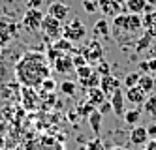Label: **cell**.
<instances>
[{
	"mask_svg": "<svg viewBox=\"0 0 156 150\" xmlns=\"http://www.w3.org/2000/svg\"><path fill=\"white\" fill-rule=\"evenodd\" d=\"M143 150H156V139H149L147 145L143 146Z\"/></svg>",
	"mask_w": 156,
	"mask_h": 150,
	"instance_id": "f35d334b",
	"label": "cell"
},
{
	"mask_svg": "<svg viewBox=\"0 0 156 150\" xmlns=\"http://www.w3.org/2000/svg\"><path fill=\"white\" fill-rule=\"evenodd\" d=\"M94 72H96L98 75H102V77H104V75H109V73H111V66H109L105 60H100V62L96 64V68H94Z\"/></svg>",
	"mask_w": 156,
	"mask_h": 150,
	"instance_id": "4dcf8cb0",
	"label": "cell"
},
{
	"mask_svg": "<svg viewBox=\"0 0 156 150\" xmlns=\"http://www.w3.org/2000/svg\"><path fill=\"white\" fill-rule=\"evenodd\" d=\"M15 36H17V25L8 17H0V47H6Z\"/></svg>",
	"mask_w": 156,
	"mask_h": 150,
	"instance_id": "ba28073f",
	"label": "cell"
},
{
	"mask_svg": "<svg viewBox=\"0 0 156 150\" xmlns=\"http://www.w3.org/2000/svg\"><path fill=\"white\" fill-rule=\"evenodd\" d=\"M40 86H41V90H45V92H49V94H51V92H55V88H57V83H55L51 77H47Z\"/></svg>",
	"mask_w": 156,
	"mask_h": 150,
	"instance_id": "1f68e13d",
	"label": "cell"
},
{
	"mask_svg": "<svg viewBox=\"0 0 156 150\" xmlns=\"http://www.w3.org/2000/svg\"><path fill=\"white\" fill-rule=\"evenodd\" d=\"M109 150H126L124 146H113V148H109Z\"/></svg>",
	"mask_w": 156,
	"mask_h": 150,
	"instance_id": "7bdbcfd3",
	"label": "cell"
},
{
	"mask_svg": "<svg viewBox=\"0 0 156 150\" xmlns=\"http://www.w3.org/2000/svg\"><path fill=\"white\" fill-rule=\"evenodd\" d=\"M27 150H64V145L51 135H43L27 143Z\"/></svg>",
	"mask_w": 156,
	"mask_h": 150,
	"instance_id": "5b68a950",
	"label": "cell"
},
{
	"mask_svg": "<svg viewBox=\"0 0 156 150\" xmlns=\"http://www.w3.org/2000/svg\"><path fill=\"white\" fill-rule=\"evenodd\" d=\"M111 34L120 45H130L136 43L139 36L143 34V21L137 13H119L113 17L111 25Z\"/></svg>",
	"mask_w": 156,
	"mask_h": 150,
	"instance_id": "7a4b0ae2",
	"label": "cell"
},
{
	"mask_svg": "<svg viewBox=\"0 0 156 150\" xmlns=\"http://www.w3.org/2000/svg\"><path fill=\"white\" fill-rule=\"evenodd\" d=\"M143 111L147 114H152V117H156V96H151L145 99L143 103Z\"/></svg>",
	"mask_w": 156,
	"mask_h": 150,
	"instance_id": "4316f807",
	"label": "cell"
},
{
	"mask_svg": "<svg viewBox=\"0 0 156 150\" xmlns=\"http://www.w3.org/2000/svg\"><path fill=\"white\" fill-rule=\"evenodd\" d=\"M85 36H87V28H85V25H83L79 19H73L66 26H62V38H66V40L72 41V43L85 40Z\"/></svg>",
	"mask_w": 156,
	"mask_h": 150,
	"instance_id": "3957f363",
	"label": "cell"
},
{
	"mask_svg": "<svg viewBox=\"0 0 156 150\" xmlns=\"http://www.w3.org/2000/svg\"><path fill=\"white\" fill-rule=\"evenodd\" d=\"M87 120H88V126H90L92 133H94V135H100V131H102V122H104V114L100 113L98 109H94V111L87 117Z\"/></svg>",
	"mask_w": 156,
	"mask_h": 150,
	"instance_id": "2e32d148",
	"label": "cell"
},
{
	"mask_svg": "<svg viewBox=\"0 0 156 150\" xmlns=\"http://www.w3.org/2000/svg\"><path fill=\"white\" fill-rule=\"evenodd\" d=\"M40 30L43 32V36H45L49 41H57L58 38H62V23L57 21L55 17H51V15L43 17Z\"/></svg>",
	"mask_w": 156,
	"mask_h": 150,
	"instance_id": "277c9868",
	"label": "cell"
},
{
	"mask_svg": "<svg viewBox=\"0 0 156 150\" xmlns=\"http://www.w3.org/2000/svg\"><path fill=\"white\" fill-rule=\"evenodd\" d=\"M55 70H57L58 73H70L73 72V62H72V54H62L60 58L55 60Z\"/></svg>",
	"mask_w": 156,
	"mask_h": 150,
	"instance_id": "9a60e30c",
	"label": "cell"
},
{
	"mask_svg": "<svg viewBox=\"0 0 156 150\" xmlns=\"http://www.w3.org/2000/svg\"><path fill=\"white\" fill-rule=\"evenodd\" d=\"M53 47L57 49L58 53H62V54H68V53H72L73 45H72V41H68L66 38H58L57 41H53Z\"/></svg>",
	"mask_w": 156,
	"mask_h": 150,
	"instance_id": "7402d4cb",
	"label": "cell"
},
{
	"mask_svg": "<svg viewBox=\"0 0 156 150\" xmlns=\"http://www.w3.org/2000/svg\"><path fill=\"white\" fill-rule=\"evenodd\" d=\"M96 109H98L100 113H102V114H105V113H109V111H113V107H111V101H109V99H105V101L102 103V105H98Z\"/></svg>",
	"mask_w": 156,
	"mask_h": 150,
	"instance_id": "d590c367",
	"label": "cell"
},
{
	"mask_svg": "<svg viewBox=\"0 0 156 150\" xmlns=\"http://www.w3.org/2000/svg\"><path fill=\"white\" fill-rule=\"evenodd\" d=\"M98 9H102V13L107 17H115L122 11V6H119L115 0H98Z\"/></svg>",
	"mask_w": 156,
	"mask_h": 150,
	"instance_id": "4fadbf2b",
	"label": "cell"
},
{
	"mask_svg": "<svg viewBox=\"0 0 156 150\" xmlns=\"http://www.w3.org/2000/svg\"><path fill=\"white\" fill-rule=\"evenodd\" d=\"M120 85H122V81L109 73V75H104L102 79H100V86H98V88L105 94V98H107V96L111 98V96H113V92L120 88Z\"/></svg>",
	"mask_w": 156,
	"mask_h": 150,
	"instance_id": "9c48e42d",
	"label": "cell"
},
{
	"mask_svg": "<svg viewBox=\"0 0 156 150\" xmlns=\"http://www.w3.org/2000/svg\"><path fill=\"white\" fill-rule=\"evenodd\" d=\"M92 34H94V40H98V38H109L111 30H109V23H107V19H100V21H96V25L92 26Z\"/></svg>",
	"mask_w": 156,
	"mask_h": 150,
	"instance_id": "ac0fdd59",
	"label": "cell"
},
{
	"mask_svg": "<svg viewBox=\"0 0 156 150\" xmlns=\"http://www.w3.org/2000/svg\"><path fill=\"white\" fill-rule=\"evenodd\" d=\"M75 90H77V85L73 81H64V83H60V92L64 96H75Z\"/></svg>",
	"mask_w": 156,
	"mask_h": 150,
	"instance_id": "d4e9b609",
	"label": "cell"
},
{
	"mask_svg": "<svg viewBox=\"0 0 156 150\" xmlns=\"http://www.w3.org/2000/svg\"><path fill=\"white\" fill-rule=\"evenodd\" d=\"M147 0H126L124 8L128 9V13H137V15H143L147 11Z\"/></svg>",
	"mask_w": 156,
	"mask_h": 150,
	"instance_id": "e0dca14e",
	"label": "cell"
},
{
	"mask_svg": "<svg viewBox=\"0 0 156 150\" xmlns=\"http://www.w3.org/2000/svg\"><path fill=\"white\" fill-rule=\"evenodd\" d=\"M147 133H149V139H156V124H151L147 128Z\"/></svg>",
	"mask_w": 156,
	"mask_h": 150,
	"instance_id": "8d00e7d4",
	"label": "cell"
},
{
	"mask_svg": "<svg viewBox=\"0 0 156 150\" xmlns=\"http://www.w3.org/2000/svg\"><path fill=\"white\" fill-rule=\"evenodd\" d=\"M137 86L145 92V94H151L152 92V88L156 86V81H154V75L152 73H141V77H139V83H137Z\"/></svg>",
	"mask_w": 156,
	"mask_h": 150,
	"instance_id": "d6986e66",
	"label": "cell"
},
{
	"mask_svg": "<svg viewBox=\"0 0 156 150\" xmlns=\"http://www.w3.org/2000/svg\"><path fill=\"white\" fill-rule=\"evenodd\" d=\"M139 70H141V73H151V72H149V64H147V62H141V64H139Z\"/></svg>",
	"mask_w": 156,
	"mask_h": 150,
	"instance_id": "60d3db41",
	"label": "cell"
},
{
	"mask_svg": "<svg viewBox=\"0 0 156 150\" xmlns=\"http://www.w3.org/2000/svg\"><path fill=\"white\" fill-rule=\"evenodd\" d=\"M111 107H113V113L117 114V117H124V94H122V90H115L113 96H111Z\"/></svg>",
	"mask_w": 156,
	"mask_h": 150,
	"instance_id": "5bb4252c",
	"label": "cell"
},
{
	"mask_svg": "<svg viewBox=\"0 0 156 150\" xmlns=\"http://www.w3.org/2000/svg\"><path fill=\"white\" fill-rule=\"evenodd\" d=\"M2 143H4V141H2V137H0V146H2Z\"/></svg>",
	"mask_w": 156,
	"mask_h": 150,
	"instance_id": "ee69618b",
	"label": "cell"
},
{
	"mask_svg": "<svg viewBox=\"0 0 156 150\" xmlns=\"http://www.w3.org/2000/svg\"><path fill=\"white\" fill-rule=\"evenodd\" d=\"M72 62H73V68H81V66H87V60H85V56L81 53H77V54H72Z\"/></svg>",
	"mask_w": 156,
	"mask_h": 150,
	"instance_id": "e575fe53",
	"label": "cell"
},
{
	"mask_svg": "<svg viewBox=\"0 0 156 150\" xmlns=\"http://www.w3.org/2000/svg\"><path fill=\"white\" fill-rule=\"evenodd\" d=\"M105 99H107L105 94H104V92L100 90V88H88V90H87V101H90L94 107L102 105Z\"/></svg>",
	"mask_w": 156,
	"mask_h": 150,
	"instance_id": "ffe728a7",
	"label": "cell"
},
{
	"mask_svg": "<svg viewBox=\"0 0 156 150\" xmlns=\"http://www.w3.org/2000/svg\"><path fill=\"white\" fill-rule=\"evenodd\" d=\"M83 8H85V11H88V13H94L98 9V0H83Z\"/></svg>",
	"mask_w": 156,
	"mask_h": 150,
	"instance_id": "836d02e7",
	"label": "cell"
},
{
	"mask_svg": "<svg viewBox=\"0 0 156 150\" xmlns=\"http://www.w3.org/2000/svg\"><path fill=\"white\" fill-rule=\"evenodd\" d=\"M15 73L19 83L27 88L40 86L49 77V64L47 56L41 51H28L21 56V60L15 66Z\"/></svg>",
	"mask_w": 156,
	"mask_h": 150,
	"instance_id": "6da1fadb",
	"label": "cell"
},
{
	"mask_svg": "<svg viewBox=\"0 0 156 150\" xmlns=\"http://www.w3.org/2000/svg\"><path fill=\"white\" fill-rule=\"evenodd\" d=\"M154 81H156V73H154Z\"/></svg>",
	"mask_w": 156,
	"mask_h": 150,
	"instance_id": "f6af8a7d",
	"label": "cell"
},
{
	"mask_svg": "<svg viewBox=\"0 0 156 150\" xmlns=\"http://www.w3.org/2000/svg\"><path fill=\"white\" fill-rule=\"evenodd\" d=\"M147 64H149V72L151 73H156V58H149Z\"/></svg>",
	"mask_w": 156,
	"mask_h": 150,
	"instance_id": "ab89813d",
	"label": "cell"
},
{
	"mask_svg": "<svg viewBox=\"0 0 156 150\" xmlns=\"http://www.w3.org/2000/svg\"><path fill=\"white\" fill-rule=\"evenodd\" d=\"M139 77H141V73L139 72H132V73H128L126 77H124V86L126 88H132V86H137V83H139Z\"/></svg>",
	"mask_w": 156,
	"mask_h": 150,
	"instance_id": "484cf974",
	"label": "cell"
},
{
	"mask_svg": "<svg viewBox=\"0 0 156 150\" xmlns=\"http://www.w3.org/2000/svg\"><path fill=\"white\" fill-rule=\"evenodd\" d=\"M81 54L85 56L87 64H98L100 60H104V47L98 40H90L88 45L81 51Z\"/></svg>",
	"mask_w": 156,
	"mask_h": 150,
	"instance_id": "52a82bcc",
	"label": "cell"
},
{
	"mask_svg": "<svg viewBox=\"0 0 156 150\" xmlns=\"http://www.w3.org/2000/svg\"><path fill=\"white\" fill-rule=\"evenodd\" d=\"M147 141H149L147 128H143V126H133L132 131H130V143L137 145V146H145Z\"/></svg>",
	"mask_w": 156,
	"mask_h": 150,
	"instance_id": "8fae6325",
	"label": "cell"
},
{
	"mask_svg": "<svg viewBox=\"0 0 156 150\" xmlns=\"http://www.w3.org/2000/svg\"><path fill=\"white\" fill-rule=\"evenodd\" d=\"M41 4H43V0H28V8L32 9H40Z\"/></svg>",
	"mask_w": 156,
	"mask_h": 150,
	"instance_id": "74e56055",
	"label": "cell"
},
{
	"mask_svg": "<svg viewBox=\"0 0 156 150\" xmlns=\"http://www.w3.org/2000/svg\"><path fill=\"white\" fill-rule=\"evenodd\" d=\"M83 150H105V146H104V143H102L100 137H94V139H90V141L85 145Z\"/></svg>",
	"mask_w": 156,
	"mask_h": 150,
	"instance_id": "f1b7e54d",
	"label": "cell"
},
{
	"mask_svg": "<svg viewBox=\"0 0 156 150\" xmlns=\"http://www.w3.org/2000/svg\"><path fill=\"white\" fill-rule=\"evenodd\" d=\"M47 15H51V17H55L57 21H64L66 17L70 15V6L68 4H64V2H53V4H49V8H47Z\"/></svg>",
	"mask_w": 156,
	"mask_h": 150,
	"instance_id": "30bf717a",
	"label": "cell"
},
{
	"mask_svg": "<svg viewBox=\"0 0 156 150\" xmlns=\"http://www.w3.org/2000/svg\"><path fill=\"white\" fill-rule=\"evenodd\" d=\"M94 109H96V107L92 105L90 101H85V103H81V105L77 107V114H81V117H85V118H87V117H88V114H90Z\"/></svg>",
	"mask_w": 156,
	"mask_h": 150,
	"instance_id": "f546056e",
	"label": "cell"
},
{
	"mask_svg": "<svg viewBox=\"0 0 156 150\" xmlns=\"http://www.w3.org/2000/svg\"><path fill=\"white\" fill-rule=\"evenodd\" d=\"M141 21H143V28H149L152 23H156V11L154 13H145L141 17Z\"/></svg>",
	"mask_w": 156,
	"mask_h": 150,
	"instance_id": "d6a6232c",
	"label": "cell"
},
{
	"mask_svg": "<svg viewBox=\"0 0 156 150\" xmlns=\"http://www.w3.org/2000/svg\"><path fill=\"white\" fill-rule=\"evenodd\" d=\"M147 32L151 34V36H152V38H156V23H152V25H151V26L147 28Z\"/></svg>",
	"mask_w": 156,
	"mask_h": 150,
	"instance_id": "b9f144b4",
	"label": "cell"
},
{
	"mask_svg": "<svg viewBox=\"0 0 156 150\" xmlns=\"http://www.w3.org/2000/svg\"><path fill=\"white\" fill-rule=\"evenodd\" d=\"M94 72V68L90 64H87V66H81V68H75V73H77V81H81V79H87L88 75H90Z\"/></svg>",
	"mask_w": 156,
	"mask_h": 150,
	"instance_id": "83f0119b",
	"label": "cell"
},
{
	"mask_svg": "<svg viewBox=\"0 0 156 150\" xmlns=\"http://www.w3.org/2000/svg\"><path fill=\"white\" fill-rule=\"evenodd\" d=\"M139 117H141V111H139V109L126 111V113H124V122H126V124H130V126H137Z\"/></svg>",
	"mask_w": 156,
	"mask_h": 150,
	"instance_id": "603a6c76",
	"label": "cell"
},
{
	"mask_svg": "<svg viewBox=\"0 0 156 150\" xmlns=\"http://www.w3.org/2000/svg\"><path fill=\"white\" fill-rule=\"evenodd\" d=\"M124 99H128L132 105H143L145 99H147V94H145L139 86H132V88H126Z\"/></svg>",
	"mask_w": 156,
	"mask_h": 150,
	"instance_id": "7c38bea8",
	"label": "cell"
},
{
	"mask_svg": "<svg viewBox=\"0 0 156 150\" xmlns=\"http://www.w3.org/2000/svg\"><path fill=\"white\" fill-rule=\"evenodd\" d=\"M151 41H152V36H151L149 32H143L141 38L136 41V49H137V51H145V49L151 45Z\"/></svg>",
	"mask_w": 156,
	"mask_h": 150,
	"instance_id": "cb8c5ba5",
	"label": "cell"
},
{
	"mask_svg": "<svg viewBox=\"0 0 156 150\" xmlns=\"http://www.w3.org/2000/svg\"><path fill=\"white\" fill-rule=\"evenodd\" d=\"M43 17H45V15H43L40 9L27 8L25 15H23V26H25V30H28V32H40Z\"/></svg>",
	"mask_w": 156,
	"mask_h": 150,
	"instance_id": "8992f818",
	"label": "cell"
},
{
	"mask_svg": "<svg viewBox=\"0 0 156 150\" xmlns=\"http://www.w3.org/2000/svg\"><path fill=\"white\" fill-rule=\"evenodd\" d=\"M100 79H102V75H98L96 72H92L87 79H81L79 85H81L83 88H87V90H88V88H98V86H100Z\"/></svg>",
	"mask_w": 156,
	"mask_h": 150,
	"instance_id": "44dd1931",
	"label": "cell"
}]
</instances>
